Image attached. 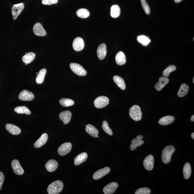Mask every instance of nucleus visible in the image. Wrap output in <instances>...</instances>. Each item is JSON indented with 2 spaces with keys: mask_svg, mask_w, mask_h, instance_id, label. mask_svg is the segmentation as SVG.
Returning <instances> with one entry per match:
<instances>
[{
  "mask_svg": "<svg viewBox=\"0 0 194 194\" xmlns=\"http://www.w3.org/2000/svg\"><path fill=\"white\" fill-rule=\"evenodd\" d=\"M48 138L47 134L46 133L42 134L41 137L35 143L34 146L37 148H41L46 144L48 141Z\"/></svg>",
  "mask_w": 194,
  "mask_h": 194,
  "instance_id": "obj_20",
  "label": "nucleus"
},
{
  "mask_svg": "<svg viewBox=\"0 0 194 194\" xmlns=\"http://www.w3.org/2000/svg\"><path fill=\"white\" fill-rule=\"evenodd\" d=\"M110 171V169L109 167H106L102 168L94 172L93 174V178L94 180H99L109 173Z\"/></svg>",
  "mask_w": 194,
  "mask_h": 194,
  "instance_id": "obj_11",
  "label": "nucleus"
},
{
  "mask_svg": "<svg viewBox=\"0 0 194 194\" xmlns=\"http://www.w3.org/2000/svg\"><path fill=\"white\" fill-rule=\"evenodd\" d=\"M116 61L117 65H124L126 62V57L124 53L121 51L117 54L116 57Z\"/></svg>",
  "mask_w": 194,
  "mask_h": 194,
  "instance_id": "obj_24",
  "label": "nucleus"
},
{
  "mask_svg": "<svg viewBox=\"0 0 194 194\" xmlns=\"http://www.w3.org/2000/svg\"><path fill=\"white\" fill-rule=\"evenodd\" d=\"M154 158L152 155H150L147 156L144 160L143 164L146 170L150 171L154 167Z\"/></svg>",
  "mask_w": 194,
  "mask_h": 194,
  "instance_id": "obj_8",
  "label": "nucleus"
},
{
  "mask_svg": "<svg viewBox=\"0 0 194 194\" xmlns=\"http://www.w3.org/2000/svg\"><path fill=\"white\" fill-rule=\"evenodd\" d=\"M176 70V67L175 65H171L168 66L163 72V75L164 77H169L170 73Z\"/></svg>",
  "mask_w": 194,
  "mask_h": 194,
  "instance_id": "obj_36",
  "label": "nucleus"
},
{
  "mask_svg": "<svg viewBox=\"0 0 194 194\" xmlns=\"http://www.w3.org/2000/svg\"><path fill=\"white\" fill-rule=\"evenodd\" d=\"M129 116L134 121H138L141 120L142 113L139 106L134 105L129 110Z\"/></svg>",
  "mask_w": 194,
  "mask_h": 194,
  "instance_id": "obj_3",
  "label": "nucleus"
},
{
  "mask_svg": "<svg viewBox=\"0 0 194 194\" xmlns=\"http://www.w3.org/2000/svg\"><path fill=\"white\" fill-rule=\"evenodd\" d=\"M108 98L105 96H101L97 98L94 102V105L96 108L101 109L105 107L109 103Z\"/></svg>",
  "mask_w": 194,
  "mask_h": 194,
  "instance_id": "obj_5",
  "label": "nucleus"
},
{
  "mask_svg": "<svg viewBox=\"0 0 194 194\" xmlns=\"http://www.w3.org/2000/svg\"><path fill=\"white\" fill-rule=\"evenodd\" d=\"M104 131L105 133L110 136H112L113 135V132L111 129L110 128L109 126L107 121H104L103 122V125H102Z\"/></svg>",
  "mask_w": 194,
  "mask_h": 194,
  "instance_id": "obj_37",
  "label": "nucleus"
},
{
  "mask_svg": "<svg viewBox=\"0 0 194 194\" xmlns=\"http://www.w3.org/2000/svg\"><path fill=\"white\" fill-rule=\"evenodd\" d=\"M46 73V70L45 69L40 70L36 79V81L37 84H40L43 82Z\"/></svg>",
  "mask_w": 194,
  "mask_h": 194,
  "instance_id": "obj_31",
  "label": "nucleus"
},
{
  "mask_svg": "<svg viewBox=\"0 0 194 194\" xmlns=\"http://www.w3.org/2000/svg\"><path fill=\"white\" fill-rule=\"evenodd\" d=\"M169 79L167 77H160L159 81L155 85V89L157 91H160L169 82Z\"/></svg>",
  "mask_w": 194,
  "mask_h": 194,
  "instance_id": "obj_21",
  "label": "nucleus"
},
{
  "mask_svg": "<svg viewBox=\"0 0 194 194\" xmlns=\"http://www.w3.org/2000/svg\"><path fill=\"white\" fill-rule=\"evenodd\" d=\"M72 148V145L70 142H65L61 145L58 148V152L60 155L64 156L69 153Z\"/></svg>",
  "mask_w": 194,
  "mask_h": 194,
  "instance_id": "obj_6",
  "label": "nucleus"
},
{
  "mask_svg": "<svg viewBox=\"0 0 194 194\" xmlns=\"http://www.w3.org/2000/svg\"><path fill=\"white\" fill-rule=\"evenodd\" d=\"M121 14V9L119 6L117 5H114L111 8L110 15L112 18H117L120 16Z\"/></svg>",
  "mask_w": 194,
  "mask_h": 194,
  "instance_id": "obj_30",
  "label": "nucleus"
},
{
  "mask_svg": "<svg viewBox=\"0 0 194 194\" xmlns=\"http://www.w3.org/2000/svg\"><path fill=\"white\" fill-rule=\"evenodd\" d=\"M151 190L146 187L138 189L135 192V194H150L151 193Z\"/></svg>",
  "mask_w": 194,
  "mask_h": 194,
  "instance_id": "obj_39",
  "label": "nucleus"
},
{
  "mask_svg": "<svg viewBox=\"0 0 194 194\" xmlns=\"http://www.w3.org/2000/svg\"><path fill=\"white\" fill-rule=\"evenodd\" d=\"M191 121H194V115H193L191 117Z\"/></svg>",
  "mask_w": 194,
  "mask_h": 194,
  "instance_id": "obj_43",
  "label": "nucleus"
},
{
  "mask_svg": "<svg viewBox=\"0 0 194 194\" xmlns=\"http://www.w3.org/2000/svg\"><path fill=\"white\" fill-rule=\"evenodd\" d=\"M6 128L7 130L13 135H18L21 133V130L20 128L11 124H7L6 125Z\"/></svg>",
  "mask_w": 194,
  "mask_h": 194,
  "instance_id": "obj_19",
  "label": "nucleus"
},
{
  "mask_svg": "<svg viewBox=\"0 0 194 194\" xmlns=\"http://www.w3.org/2000/svg\"><path fill=\"white\" fill-rule=\"evenodd\" d=\"M34 95L30 91L24 90L21 91L18 96L19 99L21 101H31L34 98Z\"/></svg>",
  "mask_w": 194,
  "mask_h": 194,
  "instance_id": "obj_7",
  "label": "nucleus"
},
{
  "mask_svg": "<svg viewBox=\"0 0 194 194\" xmlns=\"http://www.w3.org/2000/svg\"><path fill=\"white\" fill-rule=\"evenodd\" d=\"M36 54L33 52H29L26 54L22 57V60L23 62L27 65L28 64L31 63L35 59Z\"/></svg>",
  "mask_w": 194,
  "mask_h": 194,
  "instance_id": "obj_26",
  "label": "nucleus"
},
{
  "mask_svg": "<svg viewBox=\"0 0 194 194\" xmlns=\"http://www.w3.org/2000/svg\"><path fill=\"white\" fill-rule=\"evenodd\" d=\"M174 146H167L163 149L161 155V159L164 163L167 164L171 161L172 156L175 151Z\"/></svg>",
  "mask_w": 194,
  "mask_h": 194,
  "instance_id": "obj_1",
  "label": "nucleus"
},
{
  "mask_svg": "<svg viewBox=\"0 0 194 194\" xmlns=\"http://www.w3.org/2000/svg\"><path fill=\"white\" fill-rule=\"evenodd\" d=\"M138 42L144 46H147L151 42V40L147 36L142 35L138 36L137 38Z\"/></svg>",
  "mask_w": 194,
  "mask_h": 194,
  "instance_id": "obj_34",
  "label": "nucleus"
},
{
  "mask_svg": "<svg viewBox=\"0 0 194 194\" xmlns=\"http://www.w3.org/2000/svg\"><path fill=\"white\" fill-rule=\"evenodd\" d=\"M193 83H194V77L193 78Z\"/></svg>",
  "mask_w": 194,
  "mask_h": 194,
  "instance_id": "obj_45",
  "label": "nucleus"
},
{
  "mask_svg": "<svg viewBox=\"0 0 194 194\" xmlns=\"http://www.w3.org/2000/svg\"><path fill=\"white\" fill-rule=\"evenodd\" d=\"M70 67L72 71L77 75L80 76H86L87 74L86 70L79 64L71 63L70 64Z\"/></svg>",
  "mask_w": 194,
  "mask_h": 194,
  "instance_id": "obj_4",
  "label": "nucleus"
},
{
  "mask_svg": "<svg viewBox=\"0 0 194 194\" xmlns=\"http://www.w3.org/2000/svg\"><path fill=\"white\" fill-rule=\"evenodd\" d=\"M64 187L63 183L61 180H57L49 185L47 191L49 194H57L62 191Z\"/></svg>",
  "mask_w": 194,
  "mask_h": 194,
  "instance_id": "obj_2",
  "label": "nucleus"
},
{
  "mask_svg": "<svg viewBox=\"0 0 194 194\" xmlns=\"http://www.w3.org/2000/svg\"><path fill=\"white\" fill-rule=\"evenodd\" d=\"M59 103L61 106L66 107L73 105L74 104V102L73 100L66 98L61 99L59 101Z\"/></svg>",
  "mask_w": 194,
  "mask_h": 194,
  "instance_id": "obj_35",
  "label": "nucleus"
},
{
  "mask_svg": "<svg viewBox=\"0 0 194 194\" xmlns=\"http://www.w3.org/2000/svg\"><path fill=\"white\" fill-rule=\"evenodd\" d=\"M58 1V0H42V3L44 5H50L57 4Z\"/></svg>",
  "mask_w": 194,
  "mask_h": 194,
  "instance_id": "obj_40",
  "label": "nucleus"
},
{
  "mask_svg": "<svg viewBox=\"0 0 194 194\" xmlns=\"http://www.w3.org/2000/svg\"><path fill=\"white\" fill-rule=\"evenodd\" d=\"M182 0H174L175 2L176 3H178L180 2L181 1H182Z\"/></svg>",
  "mask_w": 194,
  "mask_h": 194,
  "instance_id": "obj_42",
  "label": "nucleus"
},
{
  "mask_svg": "<svg viewBox=\"0 0 194 194\" xmlns=\"http://www.w3.org/2000/svg\"><path fill=\"white\" fill-rule=\"evenodd\" d=\"M5 180V176L3 172H0V191L1 190Z\"/></svg>",
  "mask_w": 194,
  "mask_h": 194,
  "instance_id": "obj_41",
  "label": "nucleus"
},
{
  "mask_svg": "<svg viewBox=\"0 0 194 194\" xmlns=\"http://www.w3.org/2000/svg\"><path fill=\"white\" fill-rule=\"evenodd\" d=\"M72 115V113L69 111H65L59 114V118L63 121L64 124L67 125L71 121Z\"/></svg>",
  "mask_w": 194,
  "mask_h": 194,
  "instance_id": "obj_17",
  "label": "nucleus"
},
{
  "mask_svg": "<svg viewBox=\"0 0 194 194\" xmlns=\"http://www.w3.org/2000/svg\"><path fill=\"white\" fill-rule=\"evenodd\" d=\"M191 137L192 138H193V140L194 139V133H192L191 134Z\"/></svg>",
  "mask_w": 194,
  "mask_h": 194,
  "instance_id": "obj_44",
  "label": "nucleus"
},
{
  "mask_svg": "<svg viewBox=\"0 0 194 194\" xmlns=\"http://www.w3.org/2000/svg\"><path fill=\"white\" fill-rule=\"evenodd\" d=\"M87 133L92 137L94 138L98 137L99 131L97 129L92 125L88 124L86 125V129Z\"/></svg>",
  "mask_w": 194,
  "mask_h": 194,
  "instance_id": "obj_23",
  "label": "nucleus"
},
{
  "mask_svg": "<svg viewBox=\"0 0 194 194\" xmlns=\"http://www.w3.org/2000/svg\"><path fill=\"white\" fill-rule=\"evenodd\" d=\"M175 120L173 116H168L162 117L159 121V123L161 125H167L173 123Z\"/></svg>",
  "mask_w": 194,
  "mask_h": 194,
  "instance_id": "obj_25",
  "label": "nucleus"
},
{
  "mask_svg": "<svg viewBox=\"0 0 194 194\" xmlns=\"http://www.w3.org/2000/svg\"><path fill=\"white\" fill-rule=\"evenodd\" d=\"M76 14L81 18H88L90 14L89 10L85 8H81L77 10Z\"/></svg>",
  "mask_w": 194,
  "mask_h": 194,
  "instance_id": "obj_33",
  "label": "nucleus"
},
{
  "mask_svg": "<svg viewBox=\"0 0 194 194\" xmlns=\"http://www.w3.org/2000/svg\"><path fill=\"white\" fill-rule=\"evenodd\" d=\"M143 137L142 135H138L136 138L132 141L130 148L131 150H134L138 146H140L144 144V141L142 140Z\"/></svg>",
  "mask_w": 194,
  "mask_h": 194,
  "instance_id": "obj_14",
  "label": "nucleus"
},
{
  "mask_svg": "<svg viewBox=\"0 0 194 194\" xmlns=\"http://www.w3.org/2000/svg\"><path fill=\"white\" fill-rule=\"evenodd\" d=\"M14 111L19 114L30 115L31 114V112L28 108L25 106H18L15 108Z\"/></svg>",
  "mask_w": 194,
  "mask_h": 194,
  "instance_id": "obj_32",
  "label": "nucleus"
},
{
  "mask_svg": "<svg viewBox=\"0 0 194 194\" xmlns=\"http://www.w3.org/2000/svg\"><path fill=\"white\" fill-rule=\"evenodd\" d=\"M192 172L191 165L189 163H187L185 164L183 167V176L186 180H188L190 177Z\"/></svg>",
  "mask_w": 194,
  "mask_h": 194,
  "instance_id": "obj_28",
  "label": "nucleus"
},
{
  "mask_svg": "<svg viewBox=\"0 0 194 194\" xmlns=\"http://www.w3.org/2000/svg\"><path fill=\"white\" fill-rule=\"evenodd\" d=\"M189 89V87L188 85L185 84L181 85L180 88L177 93L178 96L180 97H184L188 93Z\"/></svg>",
  "mask_w": 194,
  "mask_h": 194,
  "instance_id": "obj_27",
  "label": "nucleus"
},
{
  "mask_svg": "<svg viewBox=\"0 0 194 194\" xmlns=\"http://www.w3.org/2000/svg\"><path fill=\"white\" fill-rule=\"evenodd\" d=\"M72 46L74 50L80 51L84 48L85 43L84 40L80 37H77L73 40Z\"/></svg>",
  "mask_w": 194,
  "mask_h": 194,
  "instance_id": "obj_12",
  "label": "nucleus"
},
{
  "mask_svg": "<svg viewBox=\"0 0 194 194\" xmlns=\"http://www.w3.org/2000/svg\"><path fill=\"white\" fill-rule=\"evenodd\" d=\"M118 187V183L112 182L106 185L104 187L103 191L104 194H112L116 192V189Z\"/></svg>",
  "mask_w": 194,
  "mask_h": 194,
  "instance_id": "obj_13",
  "label": "nucleus"
},
{
  "mask_svg": "<svg viewBox=\"0 0 194 194\" xmlns=\"http://www.w3.org/2000/svg\"><path fill=\"white\" fill-rule=\"evenodd\" d=\"M58 167L57 162L54 159L50 160L46 164L45 167L49 172H52L56 170Z\"/></svg>",
  "mask_w": 194,
  "mask_h": 194,
  "instance_id": "obj_18",
  "label": "nucleus"
},
{
  "mask_svg": "<svg viewBox=\"0 0 194 194\" xmlns=\"http://www.w3.org/2000/svg\"><path fill=\"white\" fill-rule=\"evenodd\" d=\"M113 79L115 83L119 88L123 90H125L126 89L125 84L124 80L122 78L118 76H115Z\"/></svg>",
  "mask_w": 194,
  "mask_h": 194,
  "instance_id": "obj_29",
  "label": "nucleus"
},
{
  "mask_svg": "<svg viewBox=\"0 0 194 194\" xmlns=\"http://www.w3.org/2000/svg\"><path fill=\"white\" fill-rule=\"evenodd\" d=\"M141 3L142 7L144 10V11L147 14H149L150 13V8L146 0H141Z\"/></svg>",
  "mask_w": 194,
  "mask_h": 194,
  "instance_id": "obj_38",
  "label": "nucleus"
},
{
  "mask_svg": "<svg viewBox=\"0 0 194 194\" xmlns=\"http://www.w3.org/2000/svg\"><path fill=\"white\" fill-rule=\"evenodd\" d=\"M33 31L35 34L38 36H45L46 34V32L39 22L35 23L33 27Z\"/></svg>",
  "mask_w": 194,
  "mask_h": 194,
  "instance_id": "obj_15",
  "label": "nucleus"
},
{
  "mask_svg": "<svg viewBox=\"0 0 194 194\" xmlns=\"http://www.w3.org/2000/svg\"><path fill=\"white\" fill-rule=\"evenodd\" d=\"M11 166L14 173L18 175H22L24 171L18 160L15 159L11 163Z\"/></svg>",
  "mask_w": 194,
  "mask_h": 194,
  "instance_id": "obj_10",
  "label": "nucleus"
},
{
  "mask_svg": "<svg viewBox=\"0 0 194 194\" xmlns=\"http://www.w3.org/2000/svg\"><path fill=\"white\" fill-rule=\"evenodd\" d=\"M24 5L23 3L15 4L13 6L12 12L13 18L14 20H16L21 12L24 9Z\"/></svg>",
  "mask_w": 194,
  "mask_h": 194,
  "instance_id": "obj_9",
  "label": "nucleus"
},
{
  "mask_svg": "<svg viewBox=\"0 0 194 194\" xmlns=\"http://www.w3.org/2000/svg\"><path fill=\"white\" fill-rule=\"evenodd\" d=\"M88 157V155L86 152H82L77 156L74 160V164L76 165H78L85 162Z\"/></svg>",
  "mask_w": 194,
  "mask_h": 194,
  "instance_id": "obj_22",
  "label": "nucleus"
},
{
  "mask_svg": "<svg viewBox=\"0 0 194 194\" xmlns=\"http://www.w3.org/2000/svg\"><path fill=\"white\" fill-rule=\"evenodd\" d=\"M107 53L106 46L105 44L103 43L100 44L97 50V54L98 57L101 60L104 59Z\"/></svg>",
  "mask_w": 194,
  "mask_h": 194,
  "instance_id": "obj_16",
  "label": "nucleus"
}]
</instances>
